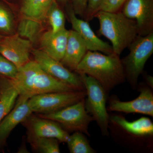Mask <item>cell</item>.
<instances>
[{
    "label": "cell",
    "instance_id": "cell-1",
    "mask_svg": "<svg viewBox=\"0 0 153 153\" xmlns=\"http://www.w3.org/2000/svg\"><path fill=\"white\" fill-rule=\"evenodd\" d=\"M75 71L97 80L107 94L126 80L121 59L114 53L106 55L88 50Z\"/></svg>",
    "mask_w": 153,
    "mask_h": 153
},
{
    "label": "cell",
    "instance_id": "cell-2",
    "mask_svg": "<svg viewBox=\"0 0 153 153\" xmlns=\"http://www.w3.org/2000/svg\"><path fill=\"white\" fill-rule=\"evenodd\" d=\"M10 80L19 96L28 99L44 93L80 90L49 75L35 60L19 68L16 77Z\"/></svg>",
    "mask_w": 153,
    "mask_h": 153
},
{
    "label": "cell",
    "instance_id": "cell-3",
    "mask_svg": "<svg viewBox=\"0 0 153 153\" xmlns=\"http://www.w3.org/2000/svg\"><path fill=\"white\" fill-rule=\"evenodd\" d=\"M94 18L99 22V33L111 41L113 52L116 55L120 56L138 36L136 21L126 17L122 12L99 11Z\"/></svg>",
    "mask_w": 153,
    "mask_h": 153
},
{
    "label": "cell",
    "instance_id": "cell-4",
    "mask_svg": "<svg viewBox=\"0 0 153 153\" xmlns=\"http://www.w3.org/2000/svg\"><path fill=\"white\" fill-rule=\"evenodd\" d=\"M128 48L129 53L121 59L122 63L126 80L136 89L139 77L153 53V32L145 36H138Z\"/></svg>",
    "mask_w": 153,
    "mask_h": 153
},
{
    "label": "cell",
    "instance_id": "cell-5",
    "mask_svg": "<svg viewBox=\"0 0 153 153\" xmlns=\"http://www.w3.org/2000/svg\"><path fill=\"white\" fill-rule=\"evenodd\" d=\"M78 75L86 91L85 109L96 122L102 135L107 136L110 122L106 106L107 94L99 82L93 77L84 74Z\"/></svg>",
    "mask_w": 153,
    "mask_h": 153
},
{
    "label": "cell",
    "instance_id": "cell-6",
    "mask_svg": "<svg viewBox=\"0 0 153 153\" xmlns=\"http://www.w3.org/2000/svg\"><path fill=\"white\" fill-rule=\"evenodd\" d=\"M85 98L82 99L74 104L55 112L38 115L56 122L68 132H81L90 137L88 126L94 120L85 109Z\"/></svg>",
    "mask_w": 153,
    "mask_h": 153
},
{
    "label": "cell",
    "instance_id": "cell-7",
    "mask_svg": "<svg viewBox=\"0 0 153 153\" xmlns=\"http://www.w3.org/2000/svg\"><path fill=\"white\" fill-rule=\"evenodd\" d=\"M86 97L85 90L50 92L30 97L28 103L33 113L45 114L58 111Z\"/></svg>",
    "mask_w": 153,
    "mask_h": 153
},
{
    "label": "cell",
    "instance_id": "cell-8",
    "mask_svg": "<svg viewBox=\"0 0 153 153\" xmlns=\"http://www.w3.org/2000/svg\"><path fill=\"white\" fill-rule=\"evenodd\" d=\"M55 0H23L22 18L18 30L29 36H38L42 22L47 19L49 8Z\"/></svg>",
    "mask_w": 153,
    "mask_h": 153
},
{
    "label": "cell",
    "instance_id": "cell-9",
    "mask_svg": "<svg viewBox=\"0 0 153 153\" xmlns=\"http://www.w3.org/2000/svg\"><path fill=\"white\" fill-rule=\"evenodd\" d=\"M32 54L35 61L47 74L78 90H85L79 75L71 72L60 61L50 57L42 50L34 49Z\"/></svg>",
    "mask_w": 153,
    "mask_h": 153
},
{
    "label": "cell",
    "instance_id": "cell-10",
    "mask_svg": "<svg viewBox=\"0 0 153 153\" xmlns=\"http://www.w3.org/2000/svg\"><path fill=\"white\" fill-rule=\"evenodd\" d=\"M122 12L136 21L138 36H145L153 32V0H127Z\"/></svg>",
    "mask_w": 153,
    "mask_h": 153
},
{
    "label": "cell",
    "instance_id": "cell-11",
    "mask_svg": "<svg viewBox=\"0 0 153 153\" xmlns=\"http://www.w3.org/2000/svg\"><path fill=\"white\" fill-rule=\"evenodd\" d=\"M140 85V95L135 99L123 102L112 97L110 99L109 104L107 107L108 110L128 114H141L153 117V89L147 84Z\"/></svg>",
    "mask_w": 153,
    "mask_h": 153
},
{
    "label": "cell",
    "instance_id": "cell-12",
    "mask_svg": "<svg viewBox=\"0 0 153 153\" xmlns=\"http://www.w3.org/2000/svg\"><path fill=\"white\" fill-rule=\"evenodd\" d=\"M22 123L27 128V138H53L60 142L66 143L70 135L56 122L33 114Z\"/></svg>",
    "mask_w": 153,
    "mask_h": 153
},
{
    "label": "cell",
    "instance_id": "cell-13",
    "mask_svg": "<svg viewBox=\"0 0 153 153\" xmlns=\"http://www.w3.org/2000/svg\"><path fill=\"white\" fill-rule=\"evenodd\" d=\"M31 47L32 42L19 34L7 36L0 41V54L19 69L30 61Z\"/></svg>",
    "mask_w": 153,
    "mask_h": 153
},
{
    "label": "cell",
    "instance_id": "cell-14",
    "mask_svg": "<svg viewBox=\"0 0 153 153\" xmlns=\"http://www.w3.org/2000/svg\"><path fill=\"white\" fill-rule=\"evenodd\" d=\"M67 13L73 30L82 38L88 50L100 52L106 55H110L114 53L111 45L97 37L87 21L78 19L76 17L72 7H68Z\"/></svg>",
    "mask_w": 153,
    "mask_h": 153
},
{
    "label": "cell",
    "instance_id": "cell-15",
    "mask_svg": "<svg viewBox=\"0 0 153 153\" xmlns=\"http://www.w3.org/2000/svg\"><path fill=\"white\" fill-rule=\"evenodd\" d=\"M28 99L19 96L13 109L0 123V150L4 147L13 130L33 113Z\"/></svg>",
    "mask_w": 153,
    "mask_h": 153
},
{
    "label": "cell",
    "instance_id": "cell-16",
    "mask_svg": "<svg viewBox=\"0 0 153 153\" xmlns=\"http://www.w3.org/2000/svg\"><path fill=\"white\" fill-rule=\"evenodd\" d=\"M69 33V30L66 28L56 33L51 30L45 32L41 39L42 51L55 60L61 61L65 54Z\"/></svg>",
    "mask_w": 153,
    "mask_h": 153
},
{
    "label": "cell",
    "instance_id": "cell-17",
    "mask_svg": "<svg viewBox=\"0 0 153 153\" xmlns=\"http://www.w3.org/2000/svg\"><path fill=\"white\" fill-rule=\"evenodd\" d=\"M88 51L84 41L74 30H69L65 54L61 63L67 68L75 71Z\"/></svg>",
    "mask_w": 153,
    "mask_h": 153
},
{
    "label": "cell",
    "instance_id": "cell-18",
    "mask_svg": "<svg viewBox=\"0 0 153 153\" xmlns=\"http://www.w3.org/2000/svg\"><path fill=\"white\" fill-rule=\"evenodd\" d=\"M110 121L134 136L142 138L153 136V123L149 118L141 117L130 122L122 116L115 115L110 117Z\"/></svg>",
    "mask_w": 153,
    "mask_h": 153
},
{
    "label": "cell",
    "instance_id": "cell-19",
    "mask_svg": "<svg viewBox=\"0 0 153 153\" xmlns=\"http://www.w3.org/2000/svg\"><path fill=\"white\" fill-rule=\"evenodd\" d=\"M19 92L8 78L0 79V123L13 109Z\"/></svg>",
    "mask_w": 153,
    "mask_h": 153
},
{
    "label": "cell",
    "instance_id": "cell-20",
    "mask_svg": "<svg viewBox=\"0 0 153 153\" xmlns=\"http://www.w3.org/2000/svg\"><path fill=\"white\" fill-rule=\"evenodd\" d=\"M69 152L71 153H95L96 151L91 146L84 134L74 132L69 135L67 141Z\"/></svg>",
    "mask_w": 153,
    "mask_h": 153
},
{
    "label": "cell",
    "instance_id": "cell-21",
    "mask_svg": "<svg viewBox=\"0 0 153 153\" xmlns=\"http://www.w3.org/2000/svg\"><path fill=\"white\" fill-rule=\"evenodd\" d=\"M32 149L39 153H60V142L53 138L40 137L27 138Z\"/></svg>",
    "mask_w": 153,
    "mask_h": 153
},
{
    "label": "cell",
    "instance_id": "cell-22",
    "mask_svg": "<svg viewBox=\"0 0 153 153\" xmlns=\"http://www.w3.org/2000/svg\"><path fill=\"white\" fill-rule=\"evenodd\" d=\"M47 18L52 28L51 31L53 33H56L65 29V15L56 1L53 2L49 8Z\"/></svg>",
    "mask_w": 153,
    "mask_h": 153
},
{
    "label": "cell",
    "instance_id": "cell-23",
    "mask_svg": "<svg viewBox=\"0 0 153 153\" xmlns=\"http://www.w3.org/2000/svg\"><path fill=\"white\" fill-rule=\"evenodd\" d=\"M19 69L16 66L0 54V75L4 77L13 79L16 76Z\"/></svg>",
    "mask_w": 153,
    "mask_h": 153
},
{
    "label": "cell",
    "instance_id": "cell-24",
    "mask_svg": "<svg viewBox=\"0 0 153 153\" xmlns=\"http://www.w3.org/2000/svg\"><path fill=\"white\" fill-rule=\"evenodd\" d=\"M13 22L10 12L0 4V32L9 34L12 32Z\"/></svg>",
    "mask_w": 153,
    "mask_h": 153
},
{
    "label": "cell",
    "instance_id": "cell-25",
    "mask_svg": "<svg viewBox=\"0 0 153 153\" xmlns=\"http://www.w3.org/2000/svg\"><path fill=\"white\" fill-rule=\"evenodd\" d=\"M127 1V0H102L97 12L101 11L111 13L119 12Z\"/></svg>",
    "mask_w": 153,
    "mask_h": 153
},
{
    "label": "cell",
    "instance_id": "cell-26",
    "mask_svg": "<svg viewBox=\"0 0 153 153\" xmlns=\"http://www.w3.org/2000/svg\"><path fill=\"white\" fill-rule=\"evenodd\" d=\"M102 0H88L87 8L84 18L87 22L94 18Z\"/></svg>",
    "mask_w": 153,
    "mask_h": 153
},
{
    "label": "cell",
    "instance_id": "cell-27",
    "mask_svg": "<svg viewBox=\"0 0 153 153\" xmlns=\"http://www.w3.org/2000/svg\"><path fill=\"white\" fill-rule=\"evenodd\" d=\"M72 7L76 15L84 17L87 8L88 0H72Z\"/></svg>",
    "mask_w": 153,
    "mask_h": 153
},
{
    "label": "cell",
    "instance_id": "cell-28",
    "mask_svg": "<svg viewBox=\"0 0 153 153\" xmlns=\"http://www.w3.org/2000/svg\"><path fill=\"white\" fill-rule=\"evenodd\" d=\"M145 79L147 85L150 87L152 89L153 88V77L149 74L145 75Z\"/></svg>",
    "mask_w": 153,
    "mask_h": 153
},
{
    "label": "cell",
    "instance_id": "cell-29",
    "mask_svg": "<svg viewBox=\"0 0 153 153\" xmlns=\"http://www.w3.org/2000/svg\"><path fill=\"white\" fill-rule=\"evenodd\" d=\"M58 1L60 2H65L67 1L68 0H57Z\"/></svg>",
    "mask_w": 153,
    "mask_h": 153
},
{
    "label": "cell",
    "instance_id": "cell-30",
    "mask_svg": "<svg viewBox=\"0 0 153 153\" xmlns=\"http://www.w3.org/2000/svg\"><path fill=\"white\" fill-rule=\"evenodd\" d=\"M3 37L2 36H0V41H1V40L2 38Z\"/></svg>",
    "mask_w": 153,
    "mask_h": 153
}]
</instances>
